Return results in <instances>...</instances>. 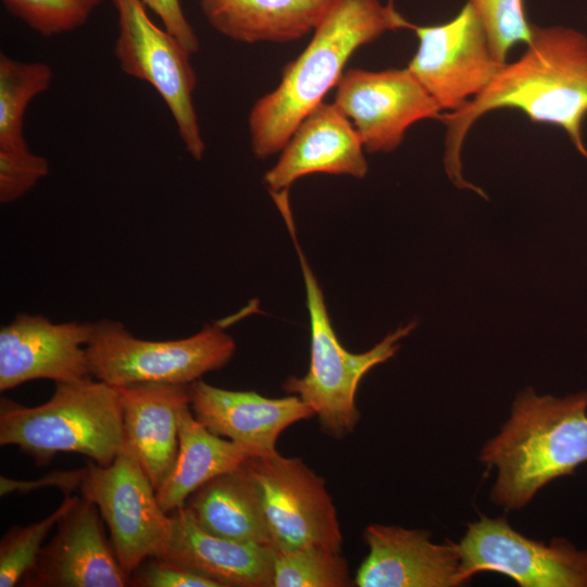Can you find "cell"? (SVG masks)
I'll return each instance as SVG.
<instances>
[{
    "mask_svg": "<svg viewBox=\"0 0 587 587\" xmlns=\"http://www.w3.org/2000/svg\"><path fill=\"white\" fill-rule=\"evenodd\" d=\"M519 60L504 64L487 87L457 111L441 114L447 126L444 163L460 189L486 193L462 176L461 149L472 125L499 109L522 111L535 123L562 128L587 159L583 124L587 115V37L563 26L537 27Z\"/></svg>",
    "mask_w": 587,
    "mask_h": 587,
    "instance_id": "obj_1",
    "label": "cell"
},
{
    "mask_svg": "<svg viewBox=\"0 0 587 587\" xmlns=\"http://www.w3.org/2000/svg\"><path fill=\"white\" fill-rule=\"evenodd\" d=\"M412 25L392 1L383 5L379 0H332L308 46L249 113L254 155L264 159L282 151L299 123L337 86L354 51L388 30Z\"/></svg>",
    "mask_w": 587,
    "mask_h": 587,
    "instance_id": "obj_2",
    "label": "cell"
},
{
    "mask_svg": "<svg viewBox=\"0 0 587 587\" xmlns=\"http://www.w3.org/2000/svg\"><path fill=\"white\" fill-rule=\"evenodd\" d=\"M479 460L498 469L491 501L508 510L525 507L545 485L587 463V391L564 398L521 391Z\"/></svg>",
    "mask_w": 587,
    "mask_h": 587,
    "instance_id": "obj_3",
    "label": "cell"
},
{
    "mask_svg": "<svg viewBox=\"0 0 587 587\" xmlns=\"http://www.w3.org/2000/svg\"><path fill=\"white\" fill-rule=\"evenodd\" d=\"M91 378L55 384L52 397L36 407L1 398L0 445L18 447L38 465L61 452L110 465L125 450L121 396Z\"/></svg>",
    "mask_w": 587,
    "mask_h": 587,
    "instance_id": "obj_4",
    "label": "cell"
},
{
    "mask_svg": "<svg viewBox=\"0 0 587 587\" xmlns=\"http://www.w3.org/2000/svg\"><path fill=\"white\" fill-rule=\"evenodd\" d=\"M279 211L299 257L311 332L309 370L302 377H288L283 388L298 396L314 411L326 436L340 440L353 433L360 420L355 404L359 383L371 369L396 354L400 348L399 340L408 336L417 322L397 328L365 352L348 351L332 326L322 289L298 243L289 203L282 204Z\"/></svg>",
    "mask_w": 587,
    "mask_h": 587,
    "instance_id": "obj_5",
    "label": "cell"
},
{
    "mask_svg": "<svg viewBox=\"0 0 587 587\" xmlns=\"http://www.w3.org/2000/svg\"><path fill=\"white\" fill-rule=\"evenodd\" d=\"M92 378L118 388L142 383L189 385L233 358L236 344L222 324L175 340L138 338L117 321L93 323L86 347Z\"/></svg>",
    "mask_w": 587,
    "mask_h": 587,
    "instance_id": "obj_6",
    "label": "cell"
},
{
    "mask_svg": "<svg viewBox=\"0 0 587 587\" xmlns=\"http://www.w3.org/2000/svg\"><path fill=\"white\" fill-rule=\"evenodd\" d=\"M276 551L307 547L341 550L337 510L325 479L299 458L277 451L243 462Z\"/></svg>",
    "mask_w": 587,
    "mask_h": 587,
    "instance_id": "obj_7",
    "label": "cell"
},
{
    "mask_svg": "<svg viewBox=\"0 0 587 587\" xmlns=\"http://www.w3.org/2000/svg\"><path fill=\"white\" fill-rule=\"evenodd\" d=\"M118 35L114 53L124 73L149 83L166 103L186 150L201 160L205 145L192 103L197 76L190 52L149 17L141 0H113Z\"/></svg>",
    "mask_w": 587,
    "mask_h": 587,
    "instance_id": "obj_8",
    "label": "cell"
},
{
    "mask_svg": "<svg viewBox=\"0 0 587 587\" xmlns=\"http://www.w3.org/2000/svg\"><path fill=\"white\" fill-rule=\"evenodd\" d=\"M86 467L82 497L97 505L123 570L129 575L146 559L161 557L172 517L138 460L125 448L110 465L89 462Z\"/></svg>",
    "mask_w": 587,
    "mask_h": 587,
    "instance_id": "obj_9",
    "label": "cell"
},
{
    "mask_svg": "<svg viewBox=\"0 0 587 587\" xmlns=\"http://www.w3.org/2000/svg\"><path fill=\"white\" fill-rule=\"evenodd\" d=\"M457 544L462 584L482 572L512 578L521 587H587V549L564 538L549 545L523 536L507 519L482 516L469 523Z\"/></svg>",
    "mask_w": 587,
    "mask_h": 587,
    "instance_id": "obj_10",
    "label": "cell"
},
{
    "mask_svg": "<svg viewBox=\"0 0 587 587\" xmlns=\"http://www.w3.org/2000/svg\"><path fill=\"white\" fill-rule=\"evenodd\" d=\"M419 47L407 66L441 110L457 111L480 93L504 65L490 49L467 1L447 23L412 25Z\"/></svg>",
    "mask_w": 587,
    "mask_h": 587,
    "instance_id": "obj_11",
    "label": "cell"
},
{
    "mask_svg": "<svg viewBox=\"0 0 587 587\" xmlns=\"http://www.w3.org/2000/svg\"><path fill=\"white\" fill-rule=\"evenodd\" d=\"M334 103L347 115L369 153H387L403 141L408 128L440 117V107L405 68L346 71Z\"/></svg>",
    "mask_w": 587,
    "mask_h": 587,
    "instance_id": "obj_12",
    "label": "cell"
},
{
    "mask_svg": "<svg viewBox=\"0 0 587 587\" xmlns=\"http://www.w3.org/2000/svg\"><path fill=\"white\" fill-rule=\"evenodd\" d=\"M97 505L78 497L62 515L57 533L42 546L23 587H127L129 575L121 566Z\"/></svg>",
    "mask_w": 587,
    "mask_h": 587,
    "instance_id": "obj_13",
    "label": "cell"
},
{
    "mask_svg": "<svg viewBox=\"0 0 587 587\" xmlns=\"http://www.w3.org/2000/svg\"><path fill=\"white\" fill-rule=\"evenodd\" d=\"M93 323H52L20 314L0 329V390L34 379L55 384L90 378L87 344Z\"/></svg>",
    "mask_w": 587,
    "mask_h": 587,
    "instance_id": "obj_14",
    "label": "cell"
},
{
    "mask_svg": "<svg viewBox=\"0 0 587 587\" xmlns=\"http://www.w3.org/2000/svg\"><path fill=\"white\" fill-rule=\"evenodd\" d=\"M430 532L371 524L363 532L369 553L360 564L359 587L461 586V558L457 544L430 540Z\"/></svg>",
    "mask_w": 587,
    "mask_h": 587,
    "instance_id": "obj_15",
    "label": "cell"
},
{
    "mask_svg": "<svg viewBox=\"0 0 587 587\" xmlns=\"http://www.w3.org/2000/svg\"><path fill=\"white\" fill-rule=\"evenodd\" d=\"M195 417L213 434L247 447L257 455L276 452L279 435L315 416L298 396L267 398L254 391L227 390L201 379L188 385Z\"/></svg>",
    "mask_w": 587,
    "mask_h": 587,
    "instance_id": "obj_16",
    "label": "cell"
},
{
    "mask_svg": "<svg viewBox=\"0 0 587 587\" xmlns=\"http://www.w3.org/2000/svg\"><path fill=\"white\" fill-rule=\"evenodd\" d=\"M364 151L347 115L334 102L323 101L299 123L263 180L271 192H278L314 173L363 178L369 170Z\"/></svg>",
    "mask_w": 587,
    "mask_h": 587,
    "instance_id": "obj_17",
    "label": "cell"
},
{
    "mask_svg": "<svg viewBox=\"0 0 587 587\" xmlns=\"http://www.w3.org/2000/svg\"><path fill=\"white\" fill-rule=\"evenodd\" d=\"M161 558L215 580L221 587H273L275 549L212 535L182 507Z\"/></svg>",
    "mask_w": 587,
    "mask_h": 587,
    "instance_id": "obj_18",
    "label": "cell"
},
{
    "mask_svg": "<svg viewBox=\"0 0 587 587\" xmlns=\"http://www.w3.org/2000/svg\"><path fill=\"white\" fill-rule=\"evenodd\" d=\"M125 448L138 460L154 489L178 451V412L190 403L188 385L142 383L117 388Z\"/></svg>",
    "mask_w": 587,
    "mask_h": 587,
    "instance_id": "obj_19",
    "label": "cell"
},
{
    "mask_svg": "<svg viewBox=\"0 0 587 587\" xmlns=\"http://www.w3.org/2000/svg\"><path fill=\"white\" fill-rule=\"evenodd\" d=\"M332 0H200L209 24L235 41L288 42L313 32Z\"/></svg>",
    "mask_w": 587,
    "mask_h": 587,
    "instance_id": "obj_20",
    "label": "cell"
},
{
    "mask_svg": "<svg viewBox=\"0 0 587 587\" xmlns=\"http://www.w3.org/2000/svg\"><path fill=\"white\" fill-rule=\"evenodd\" d=\"M250 457V449L213 434L195 417L190 403L184 404L178 412L176 460L155 490L161 508L170 514L184 507L202 485L236 470Z\"/></svg>",
    "mask_w": 587,
    "mask_h": 587,
    "instance_id": "obj_21",
    "label": "cell"
},
{
    "mask_svg": "<svg viewBox=\"0 0 587 587\" xmlns=\"http://www.w3.org/2000/svg\"><path fill=\"white\" fill-rule=\"evenodd\" d=\"M242 464L202 485L184 507L212 535L272 546L258 495Z\"/></svg>",
    "mask_w": 587,
    "mask_h": 587,
    "instance_id": "obj_22",
    "label": "cell"
},
{
    "mask_svg": "<svg viewBox=\"0 0 587 587\" xmlns=\"http://www.w3.org/2000/svg\"><path fill=\"white\" fill-rule=\"evenodd\" d=\"M51 67L41 62H18L0 55V146L25 142L24 115L30 101L46 91Z\"/></svg>",
    "mask_w": 587,
    "mask_h": 587,
    "instance_id": "obj_23",
    "label": "cell"
},
{
    "mask_svg": "<svg viewBox=\"0 0 587 587\" xmlns=\"http://www.w3.org/2000/svg\"><path fill=\"white\" fill-rule=\"evenodd\" d=\"M354 585L340 551L307 547L275 550L273 587H348Z\"/></svg>",
    "mask_w": 587,
    "mask_h": 587,
    "instance_id": "obj_24",
    "label": "cell"
},
{
    "mask_svg": "<svg viewBox=\"0 0 587 587\" xmlns=\"http://www.w3.org/2000/svg\"><path fill=\"white\" fill-rule=\"evenodd\" d=\"M77 499L78 496L64 497L61 505L43 520L13 526L4 534L0 541V587L20 585L34 565L50 529Z\"/></svg>",
    "mask_w": 587,
    "mask_h": 587,
    "instance_id": "obj_25",
    "label": "cell"
},
{
    "mask_svg": "<svg viewBox=\"0 0 587 587\" xmlns=\"http://www.w3.org/2000/svg\"><path fill=\"white\" fill-rule=\"evenodd\" d=\"M487 35L494 57L507 63L511 48L528 45L534 25L527 17L524 0H469Z\"/></svg>",
    "mask_w": 587,
    "mask_h": 587,
    "instance_id": "obj_26",
    "label": "cell"
},
{
    "mask_svg": "<svg viewBox=\"0 0 587 587\" xmlns=\"http://www.w3.org/2000/svg\"><path fill=\"white\" fill-rule=\"evenodd\" d=\"M5 9L43 36L84 25L102 0H2Z\"/></svg>",
    "mask_w": 587,
    "mask_h": 587,
    "instance_id": "obj_27",
    "label": "cell"
},
{
    "mask_svg": "<svg viewBox=\"0 0 587 587\" xmlns=\"http://www.w3.org/2000/svg\"><path fill=\"white\" fill-rule=\"evenodd\" d=\"M48 173V161L30 152L26 141L0 146L1 203L18 200Z\"/></svg>",
    "mask_w": 587,
    "mask_h": 587,
    "instance_id": "obj_28",
    "label": "cell"
},
{
    "mask_svg": "<svg viewBox=\"0 0 587 587\" xmlns=\"http://www.w3.org/2000/svg\"><path fill=\"white\" fill-rule=\"evenodd\" d=\"M135 587H221L218 583L161 557L142 561L130 574Z\"/></svg>",
    "mask_w": 587,
    "mask_h": 587,
    "instance_id": "obj_29",
    "label": "cell"
},
{
    "mask_svg": "<svg viewBox=\"0 0 587 587\" xmlns=\"http://www.w3.org/2000/svg\"><path fill=\"white\" fill-rule=\"evenodd\" d=\"M87 467L68 471L50 472L38 479H14L7 476L0 477V495L2 497L12 492L29 494L40 488L54 487L60 489L64 497L72 496L86 476Z\"/></svg>",
    "mask_w": 587,
    "mask_h": 587,
    "instance_id": "obj_30",
    "label": "cell"
},
{
    "mask_svg": "<svg viewBox=\"0 0 587 587\" xmlns=\"http://www.w3.org/2000/svg\"><path fill=\"white\" fill-rule=\"evenodd\" d=\"M161 20L171 33L191 54L199 50V39L187 21L180 0H141Z\"/></svg>",
    "mask_w": 587,
    "mask_h": 587,
    "instance_id": "obj_31",
    "label": "cell"
}]
</instances>
